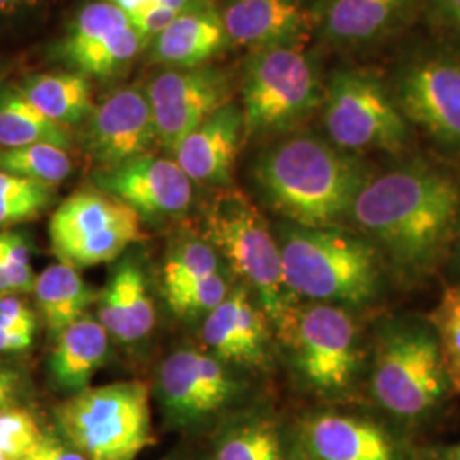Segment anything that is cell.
Returning <instances> with one entry per match:
<instances>
[{
	"label": "cell",
	"instance_id": "obj_1",
	"mask_svg": "<svg viewBox=\"0 0 460 460\" xmlns=\"http://www.w3.org/2000/svg\"><path fill=\"white\" fill-rule=\"evenodd\" d=\"M348 220L402 283L429 279L452 251L460 226V178L427 159L370 176Z\"/></svg>",
	"mask_w": 460,
	"mask_h": 460
},
{
	"label": "cell",
	"instance_id": "obj_2",
	"mask_svg": "<svg viewBox=\"0 0 460 460\" xmlns=\"http://www.w3.org/2000/svg\"><path fill=\"white\" fill-rule=\"evenodd\" d=\"M370 176L358 155L307 132L277 140L252 165L264 203L300 227H336L346 220Z\"/></svg>",
	"mask_w": 460,
	"mask_h": 460
},
{
	"label": "cell",
	"instance_id": "obj_3",
	"mask_svg": "<svg viewBox=\"0 0 460 460\" xmlns=\"http://www.w3.org/2000/svg\"><path fill=\"white\" fill-rule=\"evenodd\" d=\"M283 277L296 298L346 309L370 305L384 288L385 266L362 234L285 222L277 234Z\"/></svg>",
	"mask_w": 460,
	"mask_h": 460
},
{
	"label": "cell",
	"instance_id": "obj_4",
	"mask_svg": "<svg viewBox=\"0 0 460 460\" xmlns=\"http://www.w3.org/2000/svg\"><path fill=\"white\" fill-rule=\"evenodd\" d=\"M370 393L384 411L416 421L452 395L437 334L427 319H393L378 331Z\"/></svg>",
	"mask_w": 460,
	"mask_h": 460
},
{
	"label": "cell",
	"instance_id": "obj_5",
	"mask_svg": "<svg viewBox=\"0 0 460 460\" xmlns=\"http://www.w3.org/2000/svg\"><path fill=\"white\" fill-rule=\"evenodd\" d=\"M201 237L254 294L277 328L296 298L285 283L277 237L260 208L244 193L226 188L205 210Z\"/></svg>",
	"mask_w": 460,
	"mask_h": 460
},
{
	"label": "cell",
	"instance_id": "obj_6",
	"mask_svg": "<svg viewBox=\"0 0 460 460\" xmlns=\"http://www.w3.org/2000/svg\"><path fill=\"white\" fill-rule=\"evenodd\" d=\"M55 418L87 460H135L154 444L150 387L142 380L87 387L58 404Z\"/></svg>",
	"mask_w": 460,
	"mask_h": 460
},
{
	"label": "cell",
	"instance_id": "obj_7",
	"mask_svg": "<svg viewBox=\"0 0 460 460\" xmlns=\"http://www.w3.org/2000/svg\"><path fill=\"white\" fill-rule=\"evenodd\" d=\"M275 329L296 377L311 393L338 397L351 391L363 349L349 309L323 302L296 304Z\"/></svg>",
	"mask_w": 460,
	"mask_h": 460
},
{
	"label": "cell",
	"instance_id": "obj_8",
	"mask_svg": "<svg viewBox=\"0 0 460 460\" xmlns=\"http://www.w3.org/2000/svg\"><path fill=\"white\" fill-rule=\"evenodd\" d=\"M321 108L326 138L349 154H395L411 142V125L401 113L391 85L374 70H334L324 85Z\"/></svg>",
	"mask_w": 460,
	"mask_h": 460
},
{
	"label": "cell",
	"instance_id": "obj_9",
	"mask_svg": "<svg viewBox=\"0 0 460 460\" xmlns=\"http://www.w3.org/2000/svg\"><path fill=\"white\" fill-rule=\"evenodd\" d=\"M324 85L300 45L256 49L241 84L246 138L285 132L321 108Z\"/></svg>",
	"mask_w": 460,
	"mask_h": 460
},
{
	"label": "cell",
	"instance_id": "obj_10",
	"mask_svg": "<svg viewBox=\"0 0 460 460\" xmlns=\"http://www.w3.org/2000/svg\"><path fill=\"white\" fill-rule=\"evenodd\" d=\"M389 85L411 128L460 155V49L440 45L408 53Z\"/></svg>",
	"mask_w": 460,
	"mask_h": 460
},
{
	"label": "cell",
	"instance_id": "obj_11",
	"mask_svg": "<svg viewBox=\"0 0 460 460\" xmlns=\"http://www.w3.org/2000/svg\"><path fill=\"white\" fill-rule=\"evenodd\" d=\"M49 232L58 261L77 270L115 261L144 239L137 212L99 190H81L66 198L51 215Z\"/></svg>",
	"mask_w": 460,
	"mask_h": 460
},
{
	"label": "cell",
	"instance_id": "obj_12",
	"mask_svg": "<svg viewBox=\"0 0 460 460\" xmlns=\"http://www.w3.org/2000/svg\"><path fill=\"white\" fill-rule=\"evenodd\" d=\"M234 79L227 70L212 66L167 68L146 87L157 142L172 150L208 116L232 101Z\"/></svg>",
	"mask_w": 460,
	"mask_h": 460
},
{
	"label": "cell",
	"instance_id": "obj_13",
	"mask_svg": "<svg viewBox=\"0 0 460 460\" xmlns=\"http://www.w3.org/2000/svg\"><path fill=\"white\" fill-rule=\"evenodd\" d=\"M148 47L121 9L110 2L85 5L68 26L58 57L85 77L123 74Z\"/></svg>",
	"mask_w": 460,
	"mask_h": 460
},
{
	"label": "cell",
	"instance_id": "obj_14",
	"mask_svg": "<svg viewBox=\"0 0 460 460\" xmlns=\"http://www.w3.org/2000/svg\"><path fill=\"white\" fill-rule=\"evenodd\" d=\"M239 393L226 363L210 353L182 348L159 368L157 395L165 416L181 427L198 425L224 410Z\"/></svg>",
	"mask_w": 460,
	"mask_h": 460
},
{
	"label": "cell",
	"instance_id": "obj_15",
	"mask_svg": "<svg viewBox=\"0 0 460 460\" xmlns=\"http://www.w3.org/2000/svg\"><path fill=\"white\" fill-rule=\"evenodd\" d=\"M159 144L146 89L128 85L94 106L85 119L84 148L99 169L152 154Z\"/></svg>",
	"mask_w": 460,
	"mask_h": 460
},
{
	"label": "cell",
	"instance_id": "obj_16",
	"mask_svg": "<svg viewBox=\"0 0 460 460\" xmlns=\"http://www.w3.org/2000/svg\"><path fill=\"white\" fill-rule=\"evenodd\" d=\"M99 191L127 203L142 218L186 214L193 203V181L174 159L147 154L111 169H98Z\"/></svg>",
	"mask_w": 460,
	"mask_h": 460
},
{
	"label": "cell",
	"instance_id": "obj_17",
	"mask_svg": "<svg viewBox=\"0 0 460 460\" xmlns=\"http://www.w3.org/2000/svg\"><path fill=\"white\" fill-rule=\"evenodd\" d=\"M427 0H323L317 26L334 49L378 47L423 16Z\"/></svg>",
	"mask_w": 460,
	"mask_h": 460
},
{
	"label": "cell",
	"instance_id": "obj_18",
	"mask_svg": "<svg viewBox=\"0 0 460 460\" xmlns=\"http://www.w3.org/2000/svg\"><path fill=\"white\" fill-rule=\"evenodd\" d=\"M268 323L261 305L241 285L207 315L203 343L212 357L226 365L266 368L271 360Z\"/></svg>",
	"mask_w": 460,
	"mask_h": 460
},
{
	"label": "cell",
	"instance_id": "obj_19",
	"mask_svg": "<svg viewBox=\"0 0 460 460\" xmlns=\"http://www.w3.org/2000/svg\"><path fill=\"white\" fill-rule=\"evenodd\" d=\"M244 140L246 132L241 104L230 101L188 133L172 150V155L191 181L229 188Z\"/></svg>",
	"mask_w": 460,
	"mask_h": 460
},
{
	"label": "cell",
	"instance_id": "obj_20",
	"mask_svg": "<svg viewBox=\"0 0 460 460\" xmlns=\"http://www.w3.org/2000/svg\"><path fill=\"white\" fill-rule=\"evenodd\" d=\"M298 440L313 460H401V450L387 429L351 414L311 416Z\"/></svg>",
	"mask_w": 460,
	"mask_h": 460
},
{
	"label": "cell",
	"instance_id": "obj_21",
	"mask_svg": "<svg viewBox=\"0 0 460 460\" xmlns=\"http://www.w3.org/2000/svg\"><path fill=\"white\" fill-rule=\"evenodd\" d=\"M220 16L230 43L254 51L300 45L307 30L300 0H229Z\"/></svg>",
	"mask_w": 460,
	"mask_h": 460
},
{
	"label": "cell",
	"instance_id": "obj_22",
	"mask_svg": "<svg viewBox=\"0 0 460 460\" xmlns=\"http://www.w3.org/2000/svg\"><path fill=\"white\" fill-rule=\"evenodd\" d=\"M96 304L99 323L111 340L123 345L144 341L155 324L146 271L133 258L116 266Z\"/></svg>",
	"mask_w": 460,
	"mask_h": 460
},
{
	"label": "cell",
	"instance_id": "obj_23",
	"mask_svg": "<svg viewBox=\"0 0 460 460\" xmlns=\"http://www.w3.org/2000/svg\"><path fill=\"white\" fill-rule=\"evenodd\" d=\"M220 11L214 5L184 13L148 45L154 64L169 68H193L229 45Z\"/></svg>",
	"mask_w": 460,
	"mask_h": 460
},
{
	"label": "cell",
	"instance_id": "obj_24",
	"mask_svg": "<svg viewBox=\"0 0 460 460\" xmlns=\"http://www.w3.org/2000/svg\"><path fill=\"white\" fill-rule=\"evenodd\" d=\"M111 336L98 319L87 314L64 329L49 355V376L53 384L70 394L91 387L93 377L108 360Z\"/></svg>",
	"mask_w": 460,
	"mask_h": 460
},
{
	"label": "cell",
	"instance_id": "obj_25",
	"mask_svg": "<svg viewBox=\"0 0 460 460\" xmlns=\"http://www.w3.org/2000/svg\"><path fill=\"white\" fill-rule=\"evenodd\" d=\"M38 309L53 340L87 314L98 294L83 279L77 268L66 263L49 264L34 281Z\"/></svg>",
	"mask_w": 460,
	"mask_h": 460
},
{
	"label": "cell",
	"instance_id": "obj_26",
	"mask_svg": "<svg viewBox=\"0 0 460 460\" xmlns=\"http://www.w3.org/2000/svg\"><path fill=\"white\" fill-rule=\"evenodd\" d=\"M19 91L43 115L66 128L85 123L94 110L89 77L74 70L36 74Z\"/></svg>",
	"mask_w": 460,
	"mask_h": 460
},
{
	"label": "cell",
	"instance_id": "obj_27",
	"mask_svg": "<svg viewBox=\"0 0 460 460\" xmlns=\"http://www.w3.org/2000/svg\"><path fill=\"white\" fill-rule=\"evenodd\" d=\"M49 144L68 150L70 128L43 115L22 96L19 87L0 91V147L14 148Z\"/></svg>",
	"mask_w": 460,
	"mask_h": 460
},
{
	"label": "cell",
	"instance_id": "obj_28",
	"mask_svg": "<svg viewBox=\"0 0 460 460\" xmlns=\"http://www.w3.org/2000/svg\"><path fill=\"white\" fill-rule=\"evenodd\" d=\"M285 459L279 427L266 418H251L230 427L215 452V460Z\"/></svg>",
	"mask_w": 460,
	"mask_h": 460
},
{
	"label": "cell",
	"instance_id": "obj_29",
	"mask_svg": "<svg viewBox=\"0 0 460 460\" xmlns=\"http://www.w3.org/2000/svg\"><path fill=\"white\" fill-rule=\"evenodd\" d=\"M0 171L55 188L70 176L72 161L66 148L49 144L0 148Z\"/></svg>",
	"mask_w": 460,
	"mask_h": 460
},
{
	"label": "cell",
	"instance_id": "obj_30",
	"mask_svg": "<svg viewBox=\"0 0 460 460\" xmlns=\"http://www.w3.org/2000/svg\"><path fill=\"white\" fill-rule=\"evenodd\" d=\"M220 261V254L203 237L178 243L169 251L163 268L165 296L224 271Z\"/></svg>",
	"mask_w": 460,
	"mask_h": 460
},
{
	"label": "cell",
	"instance_id": "obj_31",
	"mask_svg": "<svg viewBox=\"0 0 460 460\" xmlns=\"http://www.w3.org/2000/svg\"><path fill=\"white\" fill-rule=\"evenodd\" d=\"M427 321L437 334L450 391L460 394V285L445 288Z\"/></svg>",
	"mask_w": 460,
	"mask_h": 460
},
{
	"label": "cell",
	"instance_id": "obj_32",
	"mask_svg": "<svg viewBox=\"0 0 460 460\" xmlns=\"http://www.w3.org/2000/svg\"><path fill=\"white\" fill-rule=\"evenodd\" d=\"M31 246L16 230H0V296L33 292Z\"/></svg>",
	"mask_w": 460,
	"mask_h": 460
},
{
	"label": "cell",
	"instance_id": "obj_33",
	"mask_svg": "<svg viewBox=\"0 0 460 460\" xmlns=\"http://www.w3.org/2000/svg\"><path fill=\"white\" fill-rule=\"evenodd\" d=\"M229 292V279L224 271H220L165 296V300L172 313L190 319L198 315H208L226 300Z\"/></svg>",
	"mask_w": 460,
	"mask_h": 460
},
{
	"label": "cell",
	"instance_id": "obj_34",
	"mask_svg": "<svg viewBox=\"0 0 460 460\" xmlns=\"http://www.w3.org/2000/svg\"><path fill=\"white\" fill-rule=\"evenodd\" d=\"M40 437L41 429L28 410L13 404L0 408V448L7 459H22Z\"/></svg>",
	"mask_w": 460,
	"mask_h": 460
},
{
	"label": "cell",
	"instance_id": "obj_35",
	"mask_svg": "<svg viewBox=\"0 0 460 460\" xmlns=\"http://www.w3.org/2000/svg\"><path fill=\"white\" fill-rule=\"evenodd\" d=\"M55 188L26 197H0V229L38 218L53 201Z\"/></svg>",
	"mask_w": 460,
	"mask_h": 460
},
{
	"label": "cell",
	"instance_id": "obj_36",
	"mask_svg": "<svg viewBox=\"0 0 460 460\" xmlns=\"http://www.w3.org/2000/svg\"><path fill=\"white\" fill-rule=\"evenodd\" d=\"M423 16L448 47L460 49V0H427Z\"/></svg>",
	"mask_w": 460,
	"mask_h": 460
},
{
	"label": "cell",
	"instance_id": "obj_37",
	"mask_svg": "<svg viewBox=\"0 0 460 460\" xmlns=\"http://www.w3.org/2000/svg\"><path fill=\"white\" fill-rule=\"evenodd\" d=\"M0 328L34 334L36 314L21 296H0Z\"/></svg>",
	"mask_w": 460,
	"mask_h": 460
},
{
	"label": "cell",
	"instance_id": "obj_38",
	"mask_svg": "<svg viewBox=\"0 0 460 460\" xmlns=\"http://www.w3.org/2000/svg\"><path fill=\"white\" fill-rule=\"evenodd\" d=\"M21 460H87L83 454L53 431H41L33 448Z\"/></svg>",
	"mask_w": 460,
	"mask_h": 460
},
{
	"label": "cell",
	"instance_id": "obj_39",
	"mask_svg": "<svg viewBox=\"0 0 460 460\" xmlns=\"http://www.w3.org/2000/svg\"><path fill=\"white\" fill-rule=\"evenodd\" d=\"M181 16L163 4H154L146 11L130 17L133 28L144 36V40L150 45V41L167 30L176 17Z\"/></svg>",
	"mask_w": 460,
	"mask_h": 460
},
{
	"label": "cell",
	"instance_id": "obj_40",
	"mask_svg": "<svg viewBox=\"0 0 460 460\" xmlns=\"http://www.w3.org/2000/svg\"><path fill=\"white\" fill-rule=\"evenodd\" d=\"M34 334L0 328V355L21 353L33 345Z\"/></svg>",
	"mask_w": 460,
	"mask_h": 460
},
{
	"label": "cell",
	"instance_id": "obj_41",
	"mask_svg": "<svg viewBox=\"0 0 460 460\" xmlns=\"http://www.w3.org/2000/svg\"><path fill=\"white\" fill-rule=\"evenodd\" d=\"M19 384H21V380L16 372L0 363V408L13 404Z\"/></svg>",
	"mask_w": 460,
	"mask_h": 460
},
{
	"label": "cell",
	"instance_id": "obj_42",
	"mask_svg": "<svg viewBox=\"0 0 460 460\" xmlns=\"http://www.w3.org/2000/svg\"><path fill=\"white\" fill-rule=\"evenodd\" d=\"M108 2L116 5L118 9H121L128 17L146 11L147 7L154 5V4H159L157 0H108Z\"/></svg>",
	"mask_w": 460,
	"mask_h": 460
},
{
	"label": "cell",
	"instance_id": "obj_43",
	"mask_svg": "<svg viewBox=\"0 0 460 460\" xmlns=\"http://www.w3.org/2000/svg\"><path fill=\"white\" fill-rule=\"evenodd\" d=\"M285 460H313L311 456L307 454V450L304 448V445L300 440H296V444L290 447V450L287 452V459Z\"/></svg>",
	"mask_w": 460,
	"mask_h": 460
},
{
	"label": "cell",
	"instance_id": "obj_44",
	"mask_svg": "<svg viewBox=\"0 0 460 460\" xmlns=\"http://www.w3.org/2000/svg\"><path fill=\"white\" fill-rule=\"evenodd\" d=\"M26 0H0V14H9L21 7Z\"/></svg>",
	"mask_w": 460,
	"mask_h": 460
},
{
	"label": "cell",
	"instance_id": "obj_45",
	"mask_svg": "<svg viewBox=\"0 0 460 460\" xmlns=\"http://www.w3.org/2000/svg\"><path fill=\"white\" fill-rule=\"evenodd\" d=\"M452 258H454V261H456V266H457V270L460 271V226L459 230H457V235H456V241H454V244H452Z\"/></svg>",
	"mask_w": 460,
	"mask_h": 460
},
{
	"label": "cell",
	"instance_id": "obj_46",
	"mask_svg": "<svg viewBox=\"0 0 460 460\" xmlns=\"http://www.w3.org/2000/svg\"><path fill=\"white\" fill-rule=\"evenodd\" d=\"M442 460H460V442L447 448Z\"/></svg>",
	"mask_w": 460,
	"mask_h": 460
},
{
	"label": "cell",
	"instance_id": "obj_47",
	"mask_svg": "<svg viewBox=\"0 0 460 460\" xmlns=\"http://www.w3.org/2000/svg\"><path fill=\"white\" fill-rule=\"evenodd\" d=\"M0 460H9L7 459V456L2 452V448H0Z\"/></svg>",
	"mask_w": 460,
	"mask_h": 460
}]
</instances>
